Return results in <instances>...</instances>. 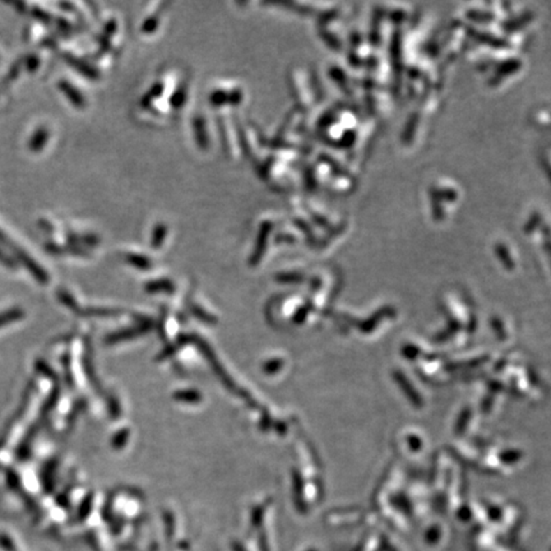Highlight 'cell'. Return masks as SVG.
Returning <instances> with one entry per match:
<instances>
[{"label":"cell","instance_id":"1","mask_svg":"<svg viewBox=\"0 0 551 551\" xmlns=\"http://www.w3.org/2000/svg\"><path fill=\"white\" fill-rule=\"evenodd\" d=\"M22 318V312L20 309H10L0 313V328L7 326L9 323L18 321Z\"/></svg>","mask_w":551,"mask_h":551},{"label":"cell","instance_id":"2","mask_svg":"<svg viewBox=\"0 0 551 551\" xmlns=\"http://www.w3.org/2000/svg\"><path fill=\"white\" fill-rule=\"evenodd\" d=\"M45 132L44 130H40L38 132L35 137H33V139L31 142V147L32 149H38L43 144H44V141H45Z\"/></svg>","mask_w":551,"mask_h":551},{"label":"cell","instance_id":"3","mask_svg":"<svg viewBox=\"0 0 551 551\" xmlns=\"http://www.w3.org/2000/svg\"><path fill=\"white\" fill-rule=\"evenodd\" d=\"M0 262H1L3 264H6L9 269H15V262L12 261V259H9L7 255L3 253L1 250H0Z\"/></svg>","mask_w":551,"mask_h":551},{"label":"cell","instance_id":"4","mask_svg":"<svg viewBox=\"0 0 551 551\" xmlns=\"http://www.w3.org/2000/svg\"><path fill=\"white\" fill-rule=\"evenodd\" d=\"M0 244H3V246H10V241L8 240L7 236H6V234L3 232V231L0 230ZM10 248H13V246H10Z\"/></svg>","mask_w":551,"mask_h":551}]
</instances>
